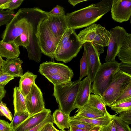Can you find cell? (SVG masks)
Here are the masks:
<instances>
[{"label":"cell","instance_id":"cell-1","mask_svg":"<svg viewBox=\"0 0 131 131\" xmlns=\"http://www.w3.org/2000/svg\"><path fill=\"white\" fill-rule=\"evenodd\" d=\"M113 0H103L85 8L68 13L66 19L68 28L74 30L94 24L111 10Z\"/></svg>","mask_w":131,"mask_h":131},{"label":"cell","instance_id":"cell-2","mask_svg":"<svg viewBox=\"0 0 131 131\" xmlns=\"http://www.w3.org/2000/svg\"><path fill=\"white\" fill-rule=\"evenodd\" d=\"M47 13L38 8H28L29 45L26 49L29 59L38 63L40 62L42 55L37 37L38 28L41 21L47 16Z\"/></svg>","mask_w":131,"mask_h":131},{"label":"cell","instance_id":"cell-3","mask_svg":"<svg viewBox=\"0 0 131 131\" xmlns=\"http://www.w3.org/2000/svg\"><path fill=\"white\" fill-rule=\"evenodd\" d=\"M83 46L74 30L68 28L57 45L54 58L67 63L77 56Z\"/></svg>","mask_w":131,"mask_h":131},{"label":"cell","instance_id":"cell-4","mask_svg":"<svg viewBox=\"0 0 131 131\" xmlns=\"http://www.w3.org/2000/svg\"><path fill=\"white\" fill-rule=\"evenodd\" d=\"M81 81H71L54 85L53 95L59 104V110L70 114L75 109V103Z\"/></svg>","mask_w":131,"mask_h":131},{"label":"cell","instance_id":"cell-5","mask_svg":"<svg viewBox=\"0 0 131 131\" xmlns=\"http://www.w3.org/2000/svg\"><path fill=\"white\" fill-rule=\"evenodd\" d=\"M120 64L115 59L102 64L95 76L91 92L101 97L119 70Z\"/></svg>","mask_w":131,"mask_h":131},{"label":"cell","instance_id":"cell-6","mask_svg":"<svg viewBox=\"0 0 131 131\" xmlns=\"http://www.w3.org/2000/svg\"><path fill=\"white\" fill-rule=\"evenodd\" d=\"M38 72L53 85L71 81L74 75L72 70L67 66L51 61L41 64Z\"/></svg>","mask_w":131,"mask_h":131},{"label":"cell","instance_id":"cell-7","mask_svg":"<svg viewBox=\"0 0 131 131\" xmlns=\"http://www.w3.org/2000/svg\"><path fill=\"white\" fill-rule=\"evenodd\" d=\"M28 8L18 10L1 34L2 40L9 42L22 34H28Z\"/></svg>","mask_w":131,"mask_h":131},{"label":"cell","instance_id":"cell-8","mask_svg":"<svg viewBox=\"0 0 131 131\" xmlns=\"http://www.w3.org/2000/svg\"><path fill=\"white\" fill-rule=\"evenodd\" d=\"M82 44L91 42L97 50L107 46L110 39V31L99 24H93L81 31L77 35Z\"/></svg>","mask_w":131,"mask_h":131},{"label":"cell","instance_id":"cell-9","mask_svg":"<svg viewBox=\"0 0 131 131\" xmlns=\"http://www.w3.org/2000/svg\"><path fill=\"white\" fill-rule=\"evenodd\" d=\"M131 81V75L119 70L101 96L105 106L110 107L124 91Z\"/></svg>","mask_w":131,"mask_h":131},{"label":"cell","instance_id":"cell-10","mask_svg":"<svg viewBox=\"0 0 131 131\" xmlns=\"http://www.w3.org/2000/svg\"><path fill=\"white\" fill-rule=\"evenodd\" d=\"M47 17L39 24L37 36L38 43L42 53L53 58L57 44L48 25Z\"/></svg>","mask_w":131,"mask_h":131},{"label":"cell","instance_id":"cell-11","mask_svg":"<svg viewBox=\"0 0 131 131\" xmlns=\"http://www.w3.org/2000/svg\"><path fill=\"white\" fill-rule=\"evenodd\" d=\"M110 37L108 45L106 62L115 59L118 51L123 44L127 33L123 27L116 26L111 29L110 31Z\"/></svg>","mask_w":131,"mask_h":131},{"label":"cell","instance_id":"cell-12","mask_svg":"<svg viewBox=\"0 0 131 131\" xmlns=\"http://www.w3.org/2000/svg\"><path fill=\"white\" fill-rule=\"evenodd\" d=\"M25 99L27 111L31 115L40 112L45 108L42 93L35 82Z\"/></svg>","mask_w":131,"mask_h":131},{"label":"cell","instance_id":"cell-13","mask_svg":"<svg viewBox=\"0 0 131 131\" xmlns=\"http://www.w3.org/2000/svg\"><path fill=\"white\" fill-rule=\"evenodd\" d=\"M83 45L86 51L88 63L87 76L91 83L93 82L96 72L102 64L95 46L89 42L85 43Z\"/></svg>","mask_w":131,"mask_h":131},{"label":"cell","instance_id":"cell-14","mask_svg":"<svg viewBox=\"0 0 131 131\" xmlns=\"http://www.w3.org/2000/svg\"><path fill=\"white\" fill-rule=\"evenodd\" d=\"M111 10L114 21L120 23L127 21L131 15V0H113Z\"/></svg>","mask_w":131,"mask_h":131},{"label":"cell","instance_id":"cell-15","mask_svg":"<svg viewBox=\"0 0 131 131\" xmlns=\"http://www.w3.org/2000/svg\"><path fill=\"white\" fill-rule=\"evenodd\" d=\"M48 25L57 42L58 43L63 35L68 28L65 15L60 16L47 15Z\"/></svg>","mask_w":131,"mask_h":131},{"label":"cell","instance_id":"cell-16","mask_svg":"<svg viewBox=\"0 0 131 131\" xmlns=\"http://www.w3.org/2000/svg\"><path fill=\"white\" fill-rule=\"evenodd\" d=\"M51 112L50 109L45 108L37 114L31 115L25 120L12 129V131H27L43 121Z\"/></svg>","mask_w":131,"mask_h":131},{"label":"cell","instance_id":"cell-17","mask_svg":"<svg viewBox=\"0 0 131 131\" xmlns=\"http://www.w3.org/2000/svg\"><path fill=\"white\" fill-rule=\"evenodd\" d=\"M91 84L88 77L81 81L75 102V109L81 107L88 103L91 92Z\"/></svg>","mask_w":131,"mask_h":131},{"label":"cell","instance_id":"cell-18","mask_svg":"<svg viewBox=\"0 0 131 131\" xmlns=\"http://www.w3.org/2000/svg\"><path fill=\"white\" fill-rule=\"evenodd\" d=\"M23 63L22 60L18 58L4 60L1 68V73H8L15 77H20L23 75L21 67Z\"/></svg>","mask_w":131,"mask_h":131},{"label":"cell","instance_id":"cell-19","mask_svg":"<svg viewBox=\"0 0 131 131\" xmlns=\"http://www.w3.org/2000/svg\"><path fill=\"white\" fill-rule=\"evenodd\" d=\"M20 53L19 46L13 41L6 42L0 40V55L7 59L18 58Z\"/></svg>","mask_w":131,"mask_h":131},{"label":"cell","instance_id":"cell-20","mask_svg":"<svg viewBox=\"0 0 131 131\" xmlns=\"http://www.w3.org/2000/svg\"><path fill=\"white\" fill-rule=\"evenodd\" d=\"M76 112L77 113L72 116V117L91 118H99L106 115L88 103L83 106L78 108Z\"/></svg>","mask_w":131,"mask_h":131},{"label":"cell","instance_id":"cell-21","mask_svg":"<svg viewBox=\"0 0 131 131\" xmlns=\"http://www.w3.org/2000/svg\"><path fill=\"white\" fill-rule=\"evenodd\" d=\"M117 56L121 63L131 64V34L128 33Z\"/></svg>","mask_w":131,"mask_h":131},{"label":"cell","instance_id":"cell-22","mask_svg":"<svg viewBox=\"0 0 131 131\" xmlns=\"http://www.w3.org/2000/svg\"><path fill=\"white\" fill-rule=\"evenodd\" d=\"M37 75L27 71L21 77L19 88L20 92L25 97L30 91Z\"/></svg>","mask_w":131,"mask_h":131},{"label":"cell","instance_id":"cell-23","mask_svg":"<svg viewBox=\"0 0 131 131\" xmlns=\"http://www.w3.org/2000/svg\"><path fill=\"white\" fill-rule=\"evenodd\" d=\"M53 122L59 129L64 130L65 129H69L70 114L57 109L52 115Z\"/></svg>","mask_w":131,"mask_h":131},{"label":"cell","instance_id":"cell-24","mask_svg":"<svg viewBox=\"0 0 131 131\" xmlns=\"http://www.w3.org/2000/svg\"><path fill=\"white\" fill-rule=\"evenodd\" d=\"M13 97L14 113L28 112L26 106L25 97L21 93L18 87H15L14 88Z\"/></svg>","mask_w":131,"mask_h":131},{"label":"cell","instance_id":"cell-25","mask_svg":"<svg viewBox=\"0 0 131 131\" xmlns=\"http://www.w3.org/2000/svg\"><path fill=\"white\" fill-rule=\"evenodd\" d=\"M118 114L112 116H105L101 117L95 118H78L70 116L69 120L77 121L84 122L94 125L102 127L107 125L111 121L113 117Z\"/></svg>","mask_w":131,"mask_h":131},{"label":"cell","instance_id":"cell-26","mask_svg":"<svg viewBox=\"0 0 131 131\" xmlns=\"http://www.w3.org/2000/svg\"><path fill=\"white\" fill-rule=\"evenodd\" d=\"M88 103L93 107L103 112L106 115L112 116L115 115H111L107 111L101 97L99 95L95 94H90Z\"/></svg>","mask_w":131,"mask_h":131},{"label":"cell","instance_id":"cell-27","mask_svg":"<svg viewBox=\"0 0 131 131\" xmlns=\"http://www.w3.org/2000/svg\"><path fill=\"white\" fill-rule=\"evenodd\" d=\"M110 107L117 114L131 110V98L118 103L112 104Z\"/></svg>","mask_w":131,"mask_h":131},{"label":"cell","instance_id":"cell-28","mask_svg":"<svg viewBox=\"0 0 131 131\" xmlns=\"http://www.w3.org/2000/svg\"><path fill=\"white\" fill-rule=\"evenodd\" d=\"M30 115L27 112L14 113L13 118L10 123L12 129L21 123Z\"/></svg>","mask_w":131,"mask_h":131},{"label":"cell","instance_id":"cell-29","mask_svg":"<svg viewBox=\"0 0 131 131\" xmlns=\"http://www.w3.org/2000/svg\"><path fill=\"white\" fill-rule=\"evenodd\" d=\"M14 10H3L0 9V27L2 25L8 24L14 16Z\"/></svg>","mask_w":131,"mask_h":131},{"label":"cell","instance_id":"cell-30","mask_svg":"<svg viewBox=\"0 0 131 131\" xmlns=\"http://www.w3.org/2000/svg\"><path fill=\"white\" fill-rule=\"evenodd\" d=\"M80 73L79 80L88 75V66L86 51L84 49L82 57L80 60Z\"/></svg>","mask_w":131,"mask_h":131},{"label":"cell","instance_id":"cell-31","mask_svg":"<svg viewBox=\"0 0 131 131\" xmlns=\"http://www.w3.org/2000/svg\"><path fill=\"white\" fill-rule=\"evenodd\" d=\"M23 0H9L5 3L0 5V9H8L14 10L17 9L22 3Z\"/></svg>","mask_w":131,"mask_h":131},{"label":"cell","instance_id":"cell-32","mask_svg":"<svg viewBox=\"0 0 131 131\" xmlns=\"http://www.w3.org/2000/svg\"><path fill=\"white\" fill-rule=\"evenodd\" d=\"M112 119L115 124L116 131H131L129 125L121 120L118 116H115Z\"/></svg>","mask_w":131,"mask_h":131},{"label":"cell","instance_id":"cell-33","mask_svg":"<svg viewBox=\"0 0 131 131\" xmlns=\"http://www.w3.org/2000/svg\"><path fill=\"white\" fill-rule=\"evenodd\" d=\"M130 98H131V81L130 82L124 91L112 104L118 103Z\"/></svg>","mask_w":131,"mask_h":131},{"label":"cell","instance_id":"cell-34","mask_svg":"<svg viewBox=\"0 0 131 131\" xmlns=\"http://www.w3.org/2000/svg\"><path fill=\"white\" fill-rule=\"evenodd\" d=\"M0 115L5 116L11 121L13 119V115L7 107L6 104L2 101L0 102Z\"/></svg>","mask_w":131,"mask_h":131},{"label":"cell","instance_id":"cell-35","mask_svg":"<svg viewBox=\"0 0 131 131\" xmlns=\"http://www.w3.org/2000/svg\"><path fill=\"white\" fill-rule=\"evenodd\" d=\"M70 126L84 129H90L95 125L87 123L77 121L69 120Z\"/></svg>","mask_w":131,"mask_h":131},{"label":"cell","instance_id":"cell-36","mask_svg":"<svg viewBox=\"0 0 131 131\" xmlns=\"http://www.w3.org/2000/svg\"><path fill=\"white\" fill-rule=\"evenodd\" d=\"M53 120L52 115L51 112L46 119L40 124L27 131H40L43 127L47 124L49 122H53Z\"/></svg>","mask_w":131,"mask_h":131},{"label":"cell","instance_id":"cell-37","mask_svg":"<svg viewBox=\"0 0 131 131\" xmlns=\"http://www.w3.org/2000/svg\"><path fill=\"white\" fill-rule=\"evenodd\" d=\"M65 15V13L64 8L59 5H57L51 11L47 13V15L60 16Z\"/></svg>","mask_w":131,"mask_h":131},{"label":"cell","instance_id":"cell-38","mask_svg":"<svg viewBox=\"0 0 131 131\" xmlns=\"http://www.w3.org/2000/svg\"><path fill=\"white\" fill-rule=\"evenodd\" d=\"M14 78V75L8 73H1L0 74V85L5 86Z\"/></svg>","mask_w":131,"mask_h":131},{"label":"cell","instance_id":"cell-39","mask_svg":"<svg viewBox=\"0 0 131 131\" xmlns=\"http://www.w3.org/2000/svg\"><path fill=\"white\" fill-rule=\"evenodd\" d=\"M118 117L127 124L128 125L131 124V110L120 113Z\"/></svg>","mask_w":131,"mask_h":131},{"label":"cell","instance_id":"cell-40","mask_svg":"<svg viewBox=\"0 0 131 131\" xmlns=\"http://www.w3.org/2000/svg\"><path fill=\"white\" fill-rule=\"evenodd\" d=\"M12 128L8 122L0 119V131H12Z\"/></svg>","mask_w":131,"mask_h":131},{"label":"cell","instance_id":"cell-41","mask_svg":"<svg viewBox=\"0 0 131 131\" xmlns=\"http://www.w3.org/2000/svg\"><path fill=\"white\" fill-rule=\"evenodd\" d=\"M100 131H116L115 124L112 118L108 125L102 127Z\"/></svg>","mask_w":131,"mask_h":131},{"label":"cell","instance_id":"cell-42","mask_svg":"<svg viewBox=\"0 0 131 131\" xmlns=\"http://www.w3.org/2000/svg\"><path fill=\"white\" fill-rule=\"evenodd\" d=\"M119 70L124 73L131 75V64L120 63Z\"/></svg>","mask_w":131,"mask_h":131},{"label":"cell","instance_id":"cell-43","mask_svg":"<svg viewBox=\"0 0 131 131\" xmlns=\"http://www.w3.org/2000/svg\"><path fill=\"white\" fill-rule=\"evenodd\" d=\"M53 122H49L46 124L40 131H53Z\"/></svg>","mask_w":131,"mask_h":131},{"label":"cell","instance_id":"cell-44","mask_svg":"<svg viewBox=\"0 0 131 131\" xmlns=\"http://www.w3.org/2000/svg\"><path fill=\"white\" fill-rule=\"evenodd\" d=\"M4 87V86L0 85V102L4 97L6 93V91Z\"/></svg>","mask_w":131,"mask_h":131},{"label":"cell","instance_id":"cell-45","mask_svg":"<svg viewBox=\"0 0 131 131\" xmlns=\"http://www.w3.org/2000/svg\"><path fill=\"white\" fill-rule=\"evenodd\" d=\"M87 1V0H69L68 1L74 7L76 5L79 3Z\"/></svg>","mask_w":131,"mask_h":131},{"label":"cell","instance_id":"cell-46","mask_svg":"<svg viewBox=\"0 0 131 131\" xmlns=\"http://www.w3.org/2000/svg\"><path fill=\"white\" fill-rule=\"evenodd\" d=\"M70 127L71 128V131H88L91 129H84L77 128L70 126Z\"/></svg>","mask_w":131,"mask_h":131},{"label":"cell","instance_id":"cell-47","mask_svg":"<svg viewBox=\"0 0 131 131\" xmlns=\"http://www.w3.org/2000/svg\"><path fill=\"white\" fill-rule=\"evenodd\" d=\"M102 126L96 125L88 131H100Z\"/></svg>","mask_w":131,"mask_h":131},{"label":"cell","instance_id":"cell-48","mask_svg":"<svg viewBox=\"0 0 131 131\" xmlns=\"http://www.w3.org/2000/svg\"><path fill=\"white\" fill-rule=\"evenodd\" d=\"M9 0H0V5L8 2Z\"/></svg>","mask_w":131,"mask_h":131},{"label":"cell","instance_id":"cell-49","mask_svg":"<svg viewBox=\"0 0 131 131\" xmlns=\"http://www.w3.org/2000/svg\"><path fill=\"white\" fill-rule=\"evenodd\" d=\"M4 60L0 55V69H1L2 64Z\"/></svg>","mask_w":131,"mask_h":131},{"label":"cell","instance_id":"cell-50","mask_svg":"<svg viewBox=\"0 0 131 131\" xmlns=\"http://www.w3.org/2000/svg\"><path fill=\"white\" fill-rule=\"evenodd\" d=\"M53 131H60L58 129L56 128L54 126L53 127Z\"/></svg>","mask_w":131,"mask_h":131},{"label":"cell","instance_id":"cell-51","mask_svg":"<svg viewBox=\"0 0 131 131\" xmlns=\"http://www.w3.org/2000/svg\"><path fill=\"white\" fill-rule=\"evenodd\" d=\"M60 131H70L69 130H68V131H66V130H60Z\"/></svg>","mask_w":131,"mask_h":131},{"label":"cell","instance_id":"cell-52","mask_svg":"<svg viewBox=\"0 0 131 131\" xmlns=\"http://www.w3.org/2000/svg\"><path fill=\"white\" fill-rule=\"evenodd\" d=\"M69 130L70 131H71V129L70 127L69 128Z\"/></svg>","mask_w":131,"mask_h":131},{"label":"cell","instance_id":"cell-53","mask_svg":"<svg viewBox=\"0 0 131 131\" xmlns=\"http://www.w3.org/2000/svg\"><path fill=\"white\" fill-rule=\"evenodd\" d=\"M1 73V69H0V74Z\"/></svg>","mask_w":131,"mask_h":131},{"label":"cell","instance_id":"cell-54","mask_svg":"<svg viewBox=\"0 0 131 131\" xmlns=\"http://www.w3.org/2000/svg\"></svg>","mask_w":131,"mask_h":131}]
</instances>
